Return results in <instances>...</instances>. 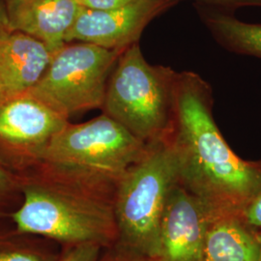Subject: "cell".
Wrapping results in <instances>:
<instances>
[{
	"label": "cell",
	"mask_w": 261,
	"mask_h": 261,
	"mask_svg": "<svg viewBox=\"0 0 261 261\" xmlns=\"http://www.w3.org/2000/svg\"><path fill=\"white\" fill-rule=\"evenodd\" d=\"M180 0H133L113 9L83 7L66 36L68 43H87L123 51L139 43L150 22Z\"/></svg>",
	"instance_id": "52a82bcc"
},
{
	"label": "cell",
	"mask_w": 261,
	"mask_h": 261,
	"mask_svg": "<svg viewBox=\"0 0 261 261\" xmlns=\"http://www.w3.org/2000/svg\"><path fill=\"white\" fill-rule=\"evenodd\" d=\"M101 248L96 244L73 246L59 261H100Z\"/></svg>",
	"instance_id": "5bb4252c"
},
{
	"label": "cell",
	"mask_w": 261,
	"mask_h": 261,
	"mask_svg": "<svg viewBox=\"0 0 261 261\" xmlns=\"http://www.w3.org/2000/svg\"><path fill=\"white\" fill-rule=\"evenodd\" d=\"M199 12L219 44L236 54L261 58V24L244 22L229 12L205 5Z\"/></svg>",
	"instance_id": "4fadbf2b"
},
{
	"label": "cell",
	"mask_w": 261,
	"mask_h": 261,
	"mask_svg": "<svg viewBox=\"0 0 261 261\" xmlns=\"http://www.w3.org/2000/svg\"><path fill=\"white\" fill-rule=\"evenodd\" d=\"M100 261H158V259L133 251L116 242L109 254Z\"/></svg>",
	"instance_id": "9a60e30c"
},
{
	"label": "cell",
	"mask_w": 261,
	"mask_h": 261,
	"mask_svg": "<svg viewBox=\"0 0 261 261\" xmlns=\"http://www.w3.org/2000/svg\"><path fill=\"white\" fill-rule=\"evenodd\" d=\"M12 185V180L8 172L0 166V195L5 194Z\"/></svg>",
	"instance_id": "ffe728a7"
},
{
	"label": "cell",
	"mask_w": 261,
	"mask_h": 261,
	"mask_svg": "<svg viewBox=\"0 0 261 261\" xmlns=\"http://www.w3.org/2000/svg\"><path fill=\"white\" fill-rule=\"evenodd\" d=\"M68 123L59 112L23 94L0 105V142L36 157Z\"/></svg>",
	"instance_id": "9c48e42d"
},
{
	"label": "cell",
	"mask_w": 261,
	"mask_h": 261,
	"mask_svg": "<svg viewBox=\"0 0 261 261\" xmlns=\"http://www.w3.org/2000/svg\"><path fill=\"white\" fill-rule=\"evenodd\" d=\"M242 216L210 221L206 231L203 261H261V231Z\"/></svg>",
	"instance_id": "7c38bea8"
},
{
	"label": "cell",
	"mask_w": 261,
	"mask_h": 261,
	"mask_svg": "<svg viewBox=\"0 0 261 261\" xmlns=\"http://www.w3.org/2000/svg\"><path fill=\"white\" fill-rule=\"evenodd\" d=\"M201 5L231 12L242 7H260L261 0H196Z\"/></svg>",
	"instance_id": "2e32d148"
},
{
	"label": "cell",
	"mask_w": 261,
	"mask_h": 261,
	"mask_svg": "<svg viewBox=\"0 0 261 261\" xmlns=\"http://www.w3.org/2000/svg\"><path fill=\"white\" fill-rule=\"evenodd\" d=\"M0 28H7V19L5 11V1L0 0Z\"/></svg>",
	"instance_id": "44dd1931"
},
{
	"label": "cell",
	"mask_w": 261,
	"mask_h": 261,
	"mask_svg": "<svg viewBox=\"0 0 261 261\" xmlns=\"http://www.w3.org/2000/svg\"><path fill=\"white\" fill-rule=\"evenodd\" d=\"M178 183L177 158L168 134L147 143L117 186L113 197L117 243L157 258L162 218L168 195Z\"/></svg>",
	"instance_id": "3957f363"
},
{
	"label": "cell",
	"mask_w": 261,
	"mask_h": 261,
	"mask_svg": "<svg viewBox=\"0 0 261 261\" xmlns=\"http://www.w3.org/2000/svg\"><path fill=\"white\" fill-rule=\"evenodd\" d=\"M210 218L179 183L168 195L161 222L158 261H203Z\"/></svg>",
	"instance_id": "ba28073f"
},
{
	"label": "cell",
	"mask_w": 261,
	"mask_h": 261,
	"mask_svg": "<svg viewBox=\"0 0 261 261\" xmlns=\"http://www.w3.org/2000/svg\"><path fill=\"white\" fill-rule=\"evenodd\" d=\"M12 218L20 233L38 234L72 246H113L118 228L113 202L60 182L30 183Z\"/></svg>",
	"instance_id": "277c9868"
},
{
	"label": "cell",
	"mask_w": 261,
	"mask_h": 261,
	"mask_svg": "<svg viewBox=\"0 0 261 261\" xmlns=\"http://www.w3.org/2000/svg\"><path fill=\"white\" fill-rule=\"evenodd\" d=\"M141 141L103 113L89 121L71 124L38 153L57 182L109 199L128 169L144 154Z\"/></svg>",
	"instance_id": "7a4b0ae2"
},
{
	"label": "cell",
	"mask_w": 261,
	"mask_h": 261,
	"mask_svg": "<svg viewBox=\"0 0 261 261\" xmlns=\"http://www.w3.org/2000/svg\"><path fill=\"white\" fill-rule=\"evenodd\" d=\"M0 261H42L31 252L22 251H2L0 252Z\"/></svg>",
	"instance_id": "d6986e66"
},
{
	"label": "cell",
	"mask_w": 261,
	"mask_h": 261,
	"mask_svg": "<svg viewBox=\"0 0 261 261\" xmlns=\"http://www.w3.org/2000/svg\"><path fill=\"white\" fill-rule=\"evenodd\" d=\"M7 28L43 42L53 54L66 45V36L83 8L77 0H4Z\"/></svg>",
	"instance_id": "8fae6325"
},
{
	"label": "cell",
	"mask_w": 261,
	"mask_h": 261,
	"mask_svg": "<svg viewBox=\"0 0 261 261\" xmlns=\"http://www.w3.org/2000/svg\"><path fill=\"white\" fill-rule=\"evenodd\" d=\"M177 72L146 61L139 43L123 50L109 80L105 114L148 143L167 136L174 115Z\"/></svg>",
	"instance_id": "5b68a950"
},
{
	"label": "cell",
	"mask_w": 261,
	"mask_h": 261,
	"mask_svg": "<svg viewBox=\"0 0 261 261\" xmlns=\"http://www.w3.org/2000/svg\"><path fill=\"white\" fill-rule=\"evenodd\" d=\"M242 218L247 224L253 227H261V190L245 208Z\"/></svg>",
	"instance_id": "e0dca14e"
},
{
	"label": "cell",
	"mask_w": 261,
	"mask_h": 261,
	"mask_svg": "<svg viewBox=\"0 0 261 261\" xmlns=\"http://www.w3.org/2000/svg\"><path fill=\"white\" fill-rule=\"evenodd\" d=\"M121 53L87 43H68L54 54L46 72L28 94L68 119L79 112L102 109Z\"/></svg>",
	"instance_id": "8992f818"
},
{
	"label": "cell",
	"mask_w": 261,
	"mask_h": 261,
	"mask_svg": "<svg viewBox=\"0 0 261 261\" xmlns=\"http://www.w3.org/2000/svg\"><path fill=\"white\" fill-rule=\"evenodd\" d=\"M79 3L88 9L107 10L121 7L133 0H77Z\"/></svg>",
	"instance_id": "ac0fdd59"
},
{
	"label": "cell",
	"mask_w": 261,
	"mask_h": 261,
	"mask_svg": "<svg viewBox=\"0 0 261 261\" xmlns=\"http://www.w3.org/2000/svg\"><path fill=\"white\" fill-rule=\"evenodd\" d=\"M168 136L179 184L199 200L210 221L242 216L261 190V161H245L228 146L215 122L212 89L196 73L177 74Z\"/></svg>",
	"instance_id": "6da1fadb"
},
{
	"label": "cell",
	"mask_w": 261,
	"mask_h": 261,
	"mask_svg": "<svg viewBox=\"0 0 261 261\" xmlns=\"http://www.w3.org/2000/svg\"><path fill=\"white\" fill-rule=\"evenodd\" d=\"M53 56L36 38L0 28V105L31 90L46 72Z\"/></svg>",
	"instance_id": "30bf717a"
}]
</instances>
